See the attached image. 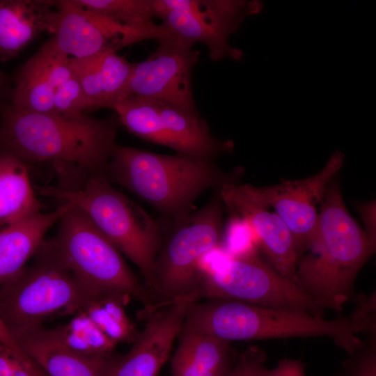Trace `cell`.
Segmentation results:
<instances>
[{
  "instance_id": "34",
  "label": "cell",
  "mask_w": 376,
  "mask_h": 376,
  "mask_svg": "<svg viewBox=\"0 0 376 376\" xmlns=\"http://www.w3.org/2000/svg\"><path fill=\"white\" fill-rule=\"evenodd\" d=\"M8 87V79L7 76L0 70V100H1ZM1 103V102H0Z\"/></svg>"
},
{
  "instance_id": "27",
  "label": "cell",
  "mask_w": 376,
  "mask_h": 376,
  "mask_svg": "<svg viewBox=\"0 0 376 376\" xmlns=\"http://www.w3.org/2000/svg\"><path fill=\"white\" fill-rule=\"evenodd\" d=\"M334 376H376V334H369L347 354L340 371Z\"/></svg>"
},
{
  "instance_id": "17",
  "label": "cell",
  "mask_w": 376,
  "mask_h": 376,
  "mask_svg": "<svg viewBox=\"0 0 376 376\" xmlns=\"http://www.w3.org/2000/svg\"><path fill=\"white\" fill-rule=\"evenodd\" d=\"M22 349L48 376H108L116 352L102 357L77 353L40 326L11 333Z\"/></svg>"
},
{
  "instance_id": "6",
  "label": "cell",
  "mask_w": 376,
  "mask_h": 376,
  "mask_svg": "<svg viewBox=\"0 0 376 376\" xmlns=\"http://www.w3.org/2000/svg\"><path fill=\"white\" fill-rule=\"evenodd\" d=\"M81 181L63 179L57 187H40V194L71 203L84 212L96 226L148 276L162 246L164 232L141 206L120 193L107 175L83 172Z\"/></svg>"
},
{
  "instance_id": "4",
  "label": "cell",
  "mask_w": 376,
  "mask_h": 376,
  "mask_svg": "<svg viewBox=\"0 0 376 376\" xmlns=\"http://www.w3.org/2000/svg\"><path fill=\"white\" fill-rule=\"evenodd\" d=\"M182 327L228 341L328 337L347 354L361 343L359 332L368 328L353 318L325 320L309 313L267 307L245 302L207 299L188 307Z\"/></svg>"
},
{
  "instance_id": "30",
  "label": "cell",
  "mask_w": 376,
  "mask_h": 376,
  "mask_svg": "<svg viewBox=\"0 0 376 376\" xmlns=\"http://www.w3.org/2000/svg\"><path fill=\"white\" fill-rule=\"evenodd\" d=\"M306 365L297 359H283L272 369L265 366L259 370L257 376H305Z\"/></svg>"
},
{
  "instance_id": "13",
  "label": "cell",
  "mask_w": 376,
  "mask_h": 376,
  "mask_svg": "<svg viewBox=\"0 0 376 376\" xmlns=\"http://www.w3.org/2000/svg\"><path fill=\"white\" fill-rule=\"evenodd\" d=\"M345 155L336 150L318 173L301 180H283L279 184L256 187L246 184L250 193L282 219L289 229L299 258L309 249L317 233L319 212L328 184L342 168Z\"/></svg>"
},
{
  "instance_id": "32",
  "label": "cell",
  "mask_w": 376,
  "mask_h": 376,
  "mask_svg": "<svg viewBox=\"0 0 376 376\" xmlns=\"http://www.w3.org/2000/svg\"><path fill=\"white\" fill-rule=\"evenodd\" d=\"M23 355L29 376H48L45 372L24 350Z\"/></svg>"
},
{
  "instance_id": "20",
  "label": "cell",
  "mask_w": 376,
  "mask_h": 376,
  "mask_svg": "<svg viewBox=\"0 0 376 376\" xmlns=\"http://www.w3.org/2000/svg\"><path fill=\"white\" fill-rule=\"evenodd\" d=\"M70 206L62 203L52 211L40 212L0 228V286L26 266L47 232Z\"/></svg>"
},
{
  "instance_id": "8",
  "label": "cell",
  "mask_w": 376,
  "mask_h": 376,
  "mask_svg": "<svg viewBox=\"0 0 376 376\" xmlns=\"http://www.w3.org/2000/svg\"><path fill=\"white\" fill-rule=\"evenodd\" d=\"M71 204V203H70ZM52 238L69 269L92 295H113L150 306L145 285L117 247L79 207L71 204Z\"/></svg>"
},
{
  "instance_id": "22",
  "label": "cell",
  "mask_w": 376,
  "mask_h": 376,
  "mask_svg": "<svg viewBox=\"0 0 376 376\" xmlns=\"http://www.w3.org/2000/svg\"><path fill=\"white\" fill-rule=\"evenodd\" d=\"M33 189L27 163L0 151V228L41 212Z\"/></svg>"
},
{
  "instance_id": "11",
  "label": "cell",
  "mask_w": 376,
  "mask_h": 376,
  "mask_svg": "<svg viewBox=\"0 0 376 376\" xmlns=\"http://www.w3.org/2000/svg\"><path fill=\"white\" fill-rule=\"evenodd\" d=\"M248 1L155 0L156 17L170 36L191 45H205L214 61L230 57L240 61L243 52L231 47L228 38L247 14Z\"/></svg>"
},
{
  "instance_id": "10",
  "label": "cell",
  "mask_w": 376,
  "mask_h": 376,
  "mask_svg": "<svg viewBox=\"0 0 376 376\" xmlns=\"http://www.w3.org/2000/svg\"><path fill=\"white\" fill-rule=\"evenodd\" d=\"M113 110L130 133L147 142L166 146L177 154L215 159L234 149L231 140H221L211 132L198 111L166 102L136 97L117 103Z\"/></svg>"
},
{
  "instance_id": "25",
  "label": "cell",
  "mask_w": 376,
  "mask_h": 376,
  "mask_svg": "<svg viewBox=\"0 0 376 376\" xmlns=\"http://www.w3.org/2000/svg\"><path fill=\"white\" fill-rule=\"evenodd\" d=\"M48 329L63 345L89 357H102L112 354L118 345L82 313L75 314L65 324Z\"/></svg>"
},
{
  "instance_id": "23",
  "label": "cell",
  "mask_w": 376,
  "mask_h": 376,
  "mask_svg": "<svg viewBox=\"0 0 376 376\" xmlns=\"http://www.w3.org/2000/svg\"><path fill=\"white\" fill-rule=\"evenodd\" d=\"M54 93L49 78L47 54L42 45L19 70L10 104L31 111L54 113Z\"/></svg>"
},
{
  "instance_id": "7",
  "label": "cell",
  "mask_w": 376,
  "mask_h": 376,
  "mask_svg": "<svg viewBox=\"0 0 376 376\" xmlns=\"http://www.w3.org/2000/svg\"><path fill=\"white\" fill-rule=\"evenodd\" d=\"M91 296L52 239L45 240L32 263L0 286V322L11 333L42 326L49 318L76 314Z\"/></svg>"
},
{
  "instance_id": "21",
  "label": "cell",
  "mask_w": 376,
  "mask_h": 376,
  "mask_svg": "<svg viewBox=\"0 0 376 376\" xmlns=\"http://www.w3.org/2000/svg\"><path fill=\"white\" fill-rule=\"evenodd\" d=\"M178 338L171 376H225L231 368L230 342L184 327Z\"/></svg>"
},
{
  "instance_id": "33",
  "label": "cell",
  "mask_w": 376,
  "mask_h": 376,
  "mask_svg": "<svg viewBox=\"0 0 376 376\" xmlns=\"http://www.w3.org/2000/svg\"><path fill=\"white\" fill-rule=\"evenodd\" d=\"M264 4L259 0L248 1L247 12L249 15H256L259 14L263 9Z\"/></svg>"
},
{
  "instance_id": "24",
  "label": "cell",
  "mask_w": 376,
  "mask_h": 376,
  "mask_svg": "<svg viewBox=\"0 0 376 376\" xmlns=\"http://www.w3.org/2000/svg\"><path fill=\"white\" fill-rule=\"evenodd\" d=\"M92 11L127 27L150 33L157 41L169 37L156 17L155 0H76Z\"/></svg>"
},
{
  "instance_id": "9",
  "label": "cell",
  "mask_w": 376,
  "mask_h": 376,
  "mask_svg": "<svg viewBox=\"0 0 376 376\" xmlns=\"http://www.w3.org/2000/svg\"><path fill=\"white\" fill-rule=\"evenodd\" d=\"M198 297V299H225L301 311L318 318H324L328 309L251 249L220 267L202 268Z\"/></svg>"
},
{
  "instance_id": "16",
  "label": "cell",
  "mask_w": 376,
  "mask_h": 376,
  "mask_svg": "<svg viewBox=\"0 0 376 376\" xmlns=\"http://www.w3.org/2000/svg\"><path fill=\"white\" fill-rule=\"evenodd\" d=\"M194 302L193 297L182 298L147 316L143 329L125 354H117L108 376H157Z\"/></svg>"
},
{
  "instance_id": "15",
  "label": "cell",
  "mask_w": 376,
  "mask_h": 376,
  "mask_svg": "<svg viewBox=\"0 0 376 376\" xmlns=\"http://www.w3.org/2000/svg\"><path fill=\"white\" fill-rule=\"evenodd\" d=\"M220 194L225 209L250 229L274 269L298 285L299 256L292 236L282 219L257 200L246 184L225 185L220 187Z\"/></svg>"
},
{
  "instance_id": "12",
  "label": "cell",
  "mask_w": 376,
  "mask_h": 376,
  "mask_svg": "<svg viewBox=\"0 0 376 376\" xmlns=\"http://www.w3.org/2000/svg\"><path fill=\"white\" fill-rule=\"evenodd\" d=\"M144 61L132 64L123 100L130 97L159 100L189 111H198L191 75L200 52L169 36ZM121 100V101H122Z\"/></svg>"
},
{
  "instance_id": "19",
  "label": "cell",
  "mask_w": 376,
  "mask_h": 376,
  "mask_svg": "<svg viewBox=\"0 0 376 376\" xmlns=\"http://www.w3.org/2000/svg\"><path fill=\"white\" fill-rule=\"evenodd\" d=\"M70 63L90 110L113 109L123 100L132 63L117 52L109 50L88 57L70 58Z\"/></svg>"
},
{
  "instance_id": "29",
  "label": "cell",
  "mask_w": 376,
  "mask_h": 376,
  "mask_svg": "<svg viewBox=\"0 0 376 376\" xmlns=\"http://www.w3.org/2000/svg\"><path fill=\"white\" fill-rule=\"evenodd\" d=\"M267 360L265 352L256 346H250L238 357L225 376H257Z\"/></svg>"
},
{
  "instance_id": "1",
  "label": "cell",
  "mask_w": 376,
  "mask_h": 376,
  "mask_svg": "<svg viewBox=\"0 0 376 376\" xmlns=\"http://www.w3.org/2000/svg\"><path fill=\"white\" fill-rule=\"evenodd\" d=\"M0 143L26 163L51 162L107 175L116 142V116L99 119L84 113L63 115L0 104Z\"/></svg>"
},
{
  "instance_id": "2",
  "label": "cell",
  "mask_w": 376,
  "mask_h": 376,
  "mask_svg": "<svg viewBox=\"0 0 376 376\" xmlns=\"http://www.w3.org/2000/svg\"><path fill=\"white\" fill-rule=\"evenodd\" d=\"M243 173L241 166L225 171L214 159L163 155L116 144L107 176L111 183L148 203L170 224L189 214L202 194L239 182Z\"/></svg>"
},
{
  "instance_id": "31",
  "label": "cell",
  "mask_w": 376,
  "mask_h": 376,
  "mask_svg": "<svg viewBox=\"0 0 376 376\" xmlns=\"http://www.w3.org/2000/svg\"><path fill=\"white\" fill-rule=\"evenodd\" d=\"M356 208L365 226V233L371 243L376 244V203L375 200L358 203Z\"/></svg>"
},
{
  "instance_id": "18",
  "label": "cell",
  "mask_w": 376,
  "mask_h": 376,
  "mask_svg": "<svg viewBox=\"0 0 376 376\" xmlns=\"http://www.w3.org/2000/svg\"><path fill=\"white\" fill-rule=\"evenodd\" d=\"M58 1H0V59L19 54L43 33H53Z\"/></svg>"
},
{
  "instance_id": "3",
  "label": "cell",
  "mask_w": 376,
  "mask_h": 376,
  "mask_svg": "<svg viewBox=\"0 0 376 376\" xmlns=\"http://www.w3.org/2000/svg\"><path fill=\"white\" fill-rule=\"evenodd\" d=\"M375 250L347 210L334 178L321 203L315 239L297 261L298 285L327 308L340 312L352 295L359 272Z\"/></svg>"
},
{
  "instance_id": "26",
  "label": "cell",
  "mask_w": 376,
  "mask_h": 376,
  "mask_svg": "<svg viewBox=\"0 0 376 376\" xmlns=\"http://www.w3.org/2000/svg\"><path fill=\"white\" fill-rule=\"evenodd\" d=\"M127 301L113 295H93L85 302L78 313L86 315L117 344L133 343L138 332L125 312V306Z\"/></svg>"
},
{
  "instance_id": "5",
  "label": "cell",
  "mask_w": 376,
  "mask_h": 376,
  "mask_svg": "<svg viewBox=\"0 0 376 376\" xmlns=\"http://www.w3.org/2000/svg\"><path fill=\"white\" fill-rule=\"evenodd\" d=\"M224 205L220 188L202 207L169 224L162 246L143 284L150 306L146 318L176 300L196 296L201 277V262L223 237Z\"/></svg>"
},
{
  "instance_id": "28",
  "label": "cell",
  "mask_w": 376,
  "mask_h": 376,
  "mask_svg": "<svg viewBox=\"0 0 376 376\" xmlns=\"http://www.w3.org/2000/svg\"><path fill=\"white\" fill-rule=\"evenodd\" d=\"M54 113L75 115L90 110L88 99L75 75L55 89L53 97Z\"/></svg>"
},
{
  "instance_id": "14",
  "label": "cell",
  "mask_w": 376,
  "mask_h": 376,
  "mask_svg": "<svg viewBox=\"0 0 376 376\" xmlns=\"http://www.w3.org/2000/svg\"><path fill=\"white\" fill-rule=\"evenodd\" d=\"M51 40L70 58L118 52L130 45L154 39L148 33L120 25L82 6L76 0L58 1V12Z\"/></svg>"
}]
</instances>
